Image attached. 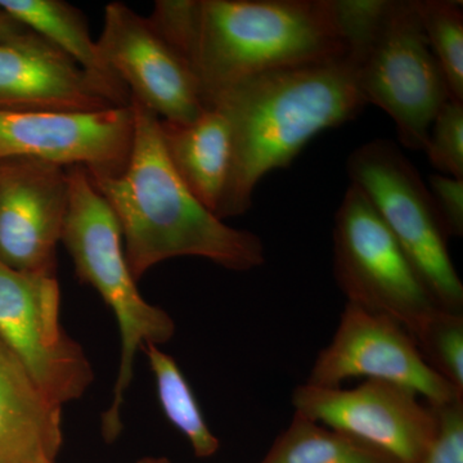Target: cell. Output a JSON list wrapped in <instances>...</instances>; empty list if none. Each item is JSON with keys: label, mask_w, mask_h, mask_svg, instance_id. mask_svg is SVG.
<instances>
[{"label": "cell", "mask_w": 463, "mask_h": 463, "mask_svg": "<svg viewBox=\"0 0 463 463\" xmlns=\"http://www.w3.org/2000/svg\"><path fill=\"white\" fill-rule=\"evenodd\" d=\"M129 105L42 36L0 44V109L96 112Z\"/></svg>", "instance_id": "5bb4252c"}, {"label": "cell", "mask_w": 463, "mask_h": 463, "mask_svg": "<svg viewBox=\"0 0 463 463\" xmlns=\"http://www.w3.org/2000/svg\"><path fill=\"white\" fill-rule=\"evenodd\" d=\"M156 381L158 401L166 419L190 441L194 456L209 458L218 452L221 441L210 430L200 404L172 356L157 345L142 347Z\"/></svg>", "instance_id": "d6986e66"}, {"label": "cell", "mask_w": 463, "mask_h": 463, "mask_svg": "<svg viewBox=\"0 0 463 463\" xmlns=\"http://www.w3.org/2000/svg\"><path fill=\"white\" fill-rule=\"evenodd\" d=\"M38 35L0 9V44L29 41Z\"/></svg>", "instance_id": "d4e9b609"}, {"label": "cell", "mask_w": 463, "mask_h": 463, "mask_svg": "<svg viewBox=\"0 0 463 463\" xmlns=\"http://www.w3.org/2000/svg\"><path fill=\"white\" fill-rule=\"evenodd\" d=\"M207 103L265 72L347 53L332 0H158L148 16Z\"/></svg>", "instance_id": "7a4b0ae2"}, {"label": "cell", "mask_w": 463, "mask_h": 463, "mask_svg": "<svg viewBox=\"0 0 463 463\" xmlns=\"http://www.w3.org/2000/svg\"><path fill=\"white\" fill-rule=\"evenodd\" d=\"M62 441V405L0 340V463H54Z\"/></svg>", "instance_id": "9a60e30c"}, {"label": "cell", "mask_w": 463, "mask_h": 463, "mask_svg": "<svg viewBox=\"0 0 463 463\" xmlns=\"http://www.w3.org/2000/svg\"><path fill=\"white\" fill-rule=\"evenodd\" d=\"M412 339L426 364L463 395V313L439 307Z\"/></svg>", "instance_id": "44dd1931"}, {"label": "cell", "mask_w": 463, "mask_h": 463, "mask_svg": "<svg viewBox=\"0 0 463 463\" xmlns=\"http://www.w3.org/2000/svg\"><path fill=\"white\" fill-rule=\"evenodd\" d=\"M133 109L39 112L0 109V160L30 157L81 166L90 178H116L132 151Z\"/></svg>", "instance_id": "7c38bea8"}, {"label": "cell", "mask_w": 463, "mask_h": 463, "mask_svg": "<svg viewBox=\"0 0 463 463\" xmlns=\"http://www.w3.org/2000/svg\"><path fill=\"white\" fill-rule=\"evenodd\" d=\"M97 45L130 97L161 120L187 124L205 111L203 91L191 67L148 17L123 3H109Z\"/></svg>", "instance_id": "8fae6325"}, {"label": "cell", "mask_w": 463, "mask_h": 463, "mask_svg": "<svg viewBox=\"0 0 463 463\" xmlns=\"http://www.w3.org/2000/svg\"><path fill=\"white\" fill-rule=\"evenodd\" d=\"M137 463H172L166 458H145Z\"/></svg>", "instance_id": "484cf974"}, {"label": "cell", "mask_w": 463, "mask_h": 463, "mask_svg": "<svg viewBox=\"0 0 463 463\" xmlns=\"http://www.w3.org/2000/svg\"><path fill=\"white\" fill-rule=\"evenodd\" d=\"M295 413L376 448L398 463H419L438 430L434 408L411 390L365 380L354 389L298 385Z\"/></svg>", "instance_id": "30bf717a"}, {"label": "cell", "mask_w": 463, "mask_h": 463, "mask_svg": "<svg viewBox=\"0 0 463 463\" xmlns=\"http://www.w3.org/2000/svg\"><path fill=\"white\" fill-rule=\"evenodd\" d=\"M423 152L439 174L463 179V102L449 99L441 106Z\"/></svg>", "instance_id": "7402d4cb"}, {"label": "cell", "mask_w": 463, "mask_h": 463, "mask_svg": "<svg viewBox=\"0 0 463 463\" xmlns=\"http://www.w3.org/2000/svg\"><path fill=\"white\" fill-rule=\"evenodd\" d=\"M364 377L416 392L432 408L463 395L426 364L412 336L388 317L346 303L339 326L312 365L307 385L341 388Z\"/></svg>", "instance_id": "9c48e42d"}, {"label": "cell", "mask_w": 463, "mask_h": 463, "mask_svg": "<svg viewBox=\"0 0 463 463\" xmlns=\"http://www.w3.org/2000/svg\"><path fill=\"white\" fill-rule=\"evenodd\" d=\"M134 134L127 167L116 178L91 179L120 225L128 267L139 281L167 259L197 257L234 272L264 265L258 234L225 224L200 203L175 173L160 118L130 97Z\"/></svg>", "instance_id": "3957f363"}, {"label": "cell", "mask_w": 463, "mask_h": 463, "mask_svg": "<svg viewBox=\"0 0 463 463\" xmlns=\"http://www.w3.org/2000/svg\"><path fill=\"white\" fill-rule=\"evenodd\" d=\"M355 57L341 56L265 72L215 94L207 108L231 129V167L218 216L245 214L267 174L285 169L319 133L353 120L367 106Z\"/></svg>", "instance_id": "6da1fadb"}, {"label": "cell", "mask_w": 463, "mask_h": 463, "mask_svg": "<svg viewBox=\"0 0 463 463\" xmlns=\"http://www.w3.org/2000/svg\"><path fill=\"white\" fill-rule=\"evenodd\" d=\"M334 274L346 303L388 317L412 336L439 309L364 192L350 184L336 215Z\"/></svg>", "instance_id": "52a82bcc"}, {"label": "cell", "mask_w": 463, "mask_h": 463, "mask_svg": "<svg viewBox=\"0 0 463 463\" xmlns=\"http://www.w3.org/2000/svg\"><path fill=\"white\" fill-rule=\"evenodd\" d=\"M260 463H398L376 448L294 413Z\"/></svg>", "instance_id": "ac0fdd59"}, {"label": "cell", "mask_w": 463, "mask_h": 463, "mask_svg": "<svg viewBox=\"0 0 463 463\" xmlns=\"http://www.w3.org/2000/svg\"><path fill=\"white\" fill-rule=\"evenodd\" d=\"M350 184L359 188L416 268L437 306L463 313V283L448 236L421 174L392 139L376 138L346 160Z\"/></svg>", "instance_id": "5b68a950"}, {"label": "cell", "mask_w": 463, "mask_h": 463, "mask_svg": "<svg viewBox=\"0 0 463 463\" xmlns=\"http://www.w3.org/2000/svg\"><path fill=\"white\" fill-rule=\"evenodd\" d=\"M352 54L368 105L390 116L404 148L425 151L432 121L450 94L416 2L389 0L373 38Z\"/></svg>", "instance_id": "8992f818"}, {"label": "cell", "mask_w": 463, "mask_h": 463, "mask_svg": "<svg viewBox=\"0 0 463 463\" xmlns=\"http://www.w3.org/2000/svg\"><path fill=\"white\" fill-rule=\"evenodd\" d=\"M70 201L62 240L79 279L111 307L121 335V359L114 399L102 417V434L114 441L123 429L120 411L133 379L137 352L172 339L175 323L142 298L125 259L120 225L108 201L81 166L69 167Z\"/></svg>", "instance_id": "277c9868"}, {"label": "cell", "mask_w": 463, "mask_h": 463, "mask_svg": "<svg viewBox=\"0 0 463 463\" xmlns=\"http://www.w3.org/2000/svg\"><path fill=\"white\" fill-rule=\"evenodd\" d=\"M434 410L437 434L419 463H463V399Z\"/></svg>", "instance_id": "603a6c76"}, {"label": "cell", "mask_w": 463, "mask_h": 463, "mask_svg": "<svg viewBox=\"0 0 463 463\" xmlns=\"http://www.w3.org/2000/svg\"><path fill=\"white\" fill-rule=\"evenodd\" d=\"M56 277L18 272L0 261V340L60 405L80 399L94 380L84 350L63 330Z\"/></svg>", "instance_id": "ba28073f"}, {"label": "cell", "mask_w": 463, "mask_h": 463, "mask_svg": "<svg viewBox=\"0 0 463 463\" xmlns=\"http://www.w3.org/2000/svg\"><path fill=\"white\" fill-rule=\"evenodd\" d=\"M161 139L170 164L191 194L216 216L231 167V129L216 109L187 124L160 118Z\"/></svg>", "instance_id": "2e32d148"}, {"label": "cell", "mask_w": 463, "mask_h": 463, "mask_svg": "<svg viewBox=\"0 0 463 463\" xmlns=\"http://www.w3.org/2000/svg\"><path fill=\"white\" fill-rule=\"evenodd\" d=\"M0 9L63 52L84 71L130 99L129 90L103 61L84 14L74 5L62 0H0Z\"/></svg>", "instance_id": "e0dca14e"}, {"label": "cell", "mask_w": 463, "mask_h": 463, "mask_svg": "<svg viewBox=\"0 0 463 463\" xmlns=\"http://www.w3.org/2000/svg\"><path fill=\"white\" fill-rule=\"evenodd\" d=\"M429 184L447 236L462 237L463 179L437 173L430 175Z\"/></svg>", "instance_id": "cb8c5ba5"}, {"label": "cell", "mask_w": 463, "mask_h": 463, "mask_svg": "<svg viewBox=\"0 0 463 463\" xmlns=\"http://www.w3.org/2000/svg\"><path fill=\"white\" fill-rule=\"evenodd\" d=\"M429 47L446 79L450 99L463 102V8L452 0H414Z\"/></svg>", "instance_id": "ffe728a7"}, {"label": "cell", "mask_w": 463, "mask_h": 463, "mask_svg": "<svg viewBox=\"0 0 463 463\" xmlns=\"http://www.w3.org/2000/svg\"><path fill=\"white\" fill-rule=\"evenodd\" d=\"M69 201V167L30 157L0 160V261L56 277Z\"/></svg>", "instance_id": "4fadbf2b"}]
</instances>
